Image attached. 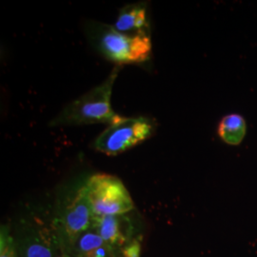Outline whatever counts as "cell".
Returning a JSON list of instances; mask_svg holds the SVG:
<instances>
[{"instance_id":"1","label":"cell","mask_w":257,"mask_h":257,"mask_svg":"<svg viewBox=\"0 0 257 257\" xmlns=\"http://www.w3.org/2000/svg\"><path fill=\"white\" fill-rule=\"evenodd\" d=\"M84 29L95 51L116 65L142 64L152 56L151 34H124L93 20H88Z\"/></svg>"},{"instance_id":"2","label":"cell","mask_w":257,"mask_h":257,"mask_svg":"<svg viewBox=\"0 0 257 257\" xmlns=\"http://www.w3.org/2000/svg\"><path fill=\"white\" fill-rule=\"evenodd\" d=\"M122 66L116 65L108 77L75 100L71 102L50 122V127L81 126L94 123L112 124L122 118L111 108L110 98L114 82Z\"/></svg>"},{"instance_id":"3","label":"cell","mask_w":257,"mask_h":257,"mask_svg":"<svg viewBox=\"0 0 257 257\" xmlns=\"http://www.w3.org/2000/svg\"><path fill=\"white\" fill-rule=\"evenodd\" d=\"M94 219L84 183L61 204L53 224V229L66 253L72 251L83 233L92 229Z\"/></svg>"},{"instance_id":"4","label":"cell","mask_w":257,"mask_h":257,"mask_svg":"<svg viewBox=\"0 0 257 257\" xmlns=\"http://www.w3.org/2000/svg\"><path fill=\"white\" fill-rule=\"evenodd\" d=\"M85 189L95 217L127 214L135 209L127 188L116 176L92 175L85 182Z\"/></svg>"},{"instance_id":"5","label":"cell","mask_w":257,"mask_h":257,"mask_svg":"<svg viewBox=\"0 0 257 257\" xmlns=\"http://www.w3.org/2000/svg\"><path fill=\"white\" fill-rule=\"evenodd\" d=\"M155 131L156 124L149 117H122L105 128L92 146L102 154L117 156L147 140Z\"/></svg>"},{"instance_id":"6","label":"cell","mask_w":257,"mask_h":257,"mask_svg":"<svg viewBox=\"0 0 257 257\" xmlns=\"http://www.w3.org/2000/svg\"><path fill=\"white\" fill-rule=\"evenodd\" d=\"M92 228L97 231L116 257H121V251L131 242L139 237L135 235L134 223L127 214L95 217Z\"/></svg>"},{"instance_id":"7","label":"cell","mask_w":257,"mask_h":257,"mask_svg":"<svg viewBox=\"0 0 257 257\" xmlns=\"http://www.w3.org/2000/svg\"><path fill=\"white\" fill-rule=\"evenodd\" d=\"M16 243L19 257H57L62 250L54 229L32 230Z\"/></svg>"},{"instance_id":"8","label":"cell","mask_w":257,"mask_h":257,"mask_svg":"<svg viewBox=\"0 0 257 257\" xmlns=\"http://www.w3.org/2000/svg\"><path fill=\"white\" fill-rule=\"evenodd\" d=\"M113 27L124 34H150L147 2H138L121 8Z\"/></svg>"},{"instance_id":"9","label":"cell","mask_w":257,"mask_h":257,"mask_svg":"<svg viewBox=\"0 0 257 257\" xmlns=\"http://www.w3.org/2000/svg\"><path fill=\"white\" fill-rule=\"evenodd\" d=\"M69 255L70 257H116L93 228L83 233L76 241Z\"/></svg>"},{"instance_id":"10","label":"cell","mask_w":257,"mask_h":257,"mask_svg":"<svg viewBox=\"0 0 257 257\" xmlns=\"http://www.w3.org/2000/svg\"><path fill=\"white\" fill-rule=\"evenodd\" d=\"M218 135L227 144L238 145L246 135V122L238 114H230L221 120Z\"/></svg>"},{"instance_id":"11","label":"cell","mask_w":257,"mask_h":257,"mask_svg":"<svg viewBox=\"0 0 257 257\" xmlns=\"http://www.w3.org/2000/svg\"><path fill=\"white\" fill-rule=\"evenodd\" d=\"M0 257H19L17 243L6 227L1 228Z\"/></svg>"},{"instance_id":"12","label":"cell","mask_w":257,"mask_h":257,"mask_svg":"<svg viewBox=\"0 0 257 257\" xmlns=\"http://www.w3.org/2000/svg\"><path fill=\"white\" fill-rule=\"evenodd\" d=\"M141 253V238L138 237L131 242L126 248L121 251V257H140Z\"/></svg>"},{"instance_id":"13","label":"cell","mask_w":257,"mask_h":257,"mask_svg":"<svg viewBox=\"0 0 257 257\" xmlns=\"http://www.w3.org/2000/svg\"><path fill=\"white\" fill-rule=\"evenodd\" d=\"M57 257H70V255H69L68 253H66L64 250L62 249V250H61V252L58 254V256Z\"/></svg>"}]
</instances>
